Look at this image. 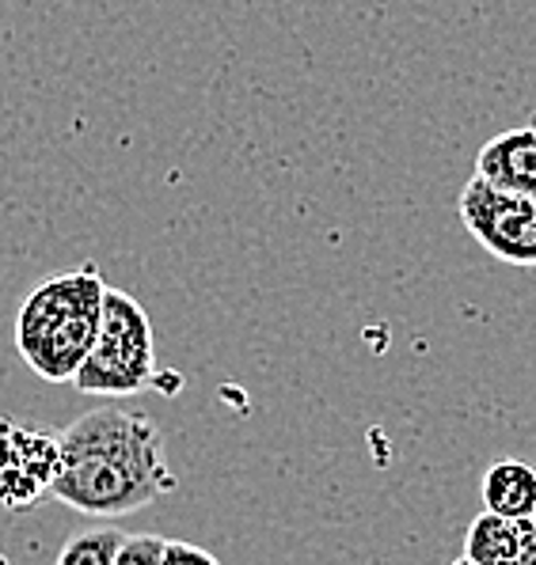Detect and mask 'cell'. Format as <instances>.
Masks as SVG:
<instances>
[{"label":"cell","mask_w":536,"mask_h":565,"mask_svg":"<svg viewBox=\"0 0 536 565\" xmlns=\"http://www.w3.org/2000/svg\"><path fill=\"white\" fill-rule=\"evenodd\" d=\"M62 471L50 498L81 516L118 520L176 493L179 478L164 459L160 429L137 411L99 406L57 433Z\"/></svg>","instance_id":"cell-1"},{"label":"cell","mask_w":536,"mask_h":565,"mask_svg":"<svg viewBox=\"0 0 536 565\" xmlns=\"http://www.w3.org/2000/svg\"><path fill=\"white\" fill-rule=\"evenodd\" d=\"M103 292L107 281L92 263L50 277L28 292L15 316V350L34 376L50 384H73L99 330Z\"/></svg>","instance_id":"cell-2"},{"label":"cell","mask_w":536,"mask_h":565,"mask_svg":"<svg viewBox=\"0 0 536 565\" xmlns=\"http://www.w3.org/2000/svg\"><path fill=\"white\" fill-rule=\"evenodd\" d=\"M153 376H157V350H153L149 316L129 292L107 289L92 353L73 376V387L81 395L126 398L149 387Z\"/></svg>","instance_id":"cell-3"},{"label":"cell","mask_w":536,"mask_h":565,"mask_svg":"<svg viewBox=\"0 0 536 565\" xmlns=\"http://www.w3.org/2000/svg\"><path fill=\"white\" fill-rule=\"evenodd\" d=\"M456 209L487 255L506 266H536V198L506 194L475 175L461 190Z\"/></svg>","instance_id":"cell-4"},{"label":"cell","mask_w":536,"mask_h":565,"mask_svg":"<svg viewBox=\"0 0 536 565\" xmlns=\"http://www.w3.org/2000/svg\"><path fill=\"white\" fill-rule=\"evenodd\" d=\"M62 471V445L0 414V505L20 512L46 498Z\"/></svg>","instance_id":"cell-5"},{"label":"cell","mask_w":536,"mask_h":565,"mask_svg":"<svg viewBox=\"0 0 536 565\" xmlns=\"http://www.w3.org/2000/svg\"><path fill=\"white\" fill-rule=\"evenodd\" d=\"M464 558L475 565H536V520L483 509L464 535Z\"/></svg>","instance_id":"cell-6"},{"label":"cell","mask_w":536,"mask_h":565,"mask_svg":"<svg viewBox=\"0 0 536 565\" xmlns=\"http://www.w3.org/2000/svg\"><path fill=\"white\" fill-rule=\"evenodd\" d=\"M475 175L506 194L536 198V126H517L491 137L480 149Z\"/></svg>","instance_id":"cell-7"},{"label":"cell","mask_w":536,"mask_h":565,"mask_svg":"<svg viewBox=\"0 0 536 565\" xmlns=\"http://www.w3.org/2000/svg\"><path fill=\"white\" fill-rule=\"evenodd\" d=\"M483 509L498 512V516H533L536 512V471L522 459H498L487 467L480 482Z\"/></svg>","instance_id":"cell-8"},{"label":"cell","mask_w":536,"mask_h":565,"mask_svg":"<svg viewBox=\"0 0 536 565\" xmlns=\"http://www.w3.org/2000/svg\"><path fill=\"white\" fill-rule=\"evenodd\" d=\"M118 543H123V532H115V527L73 532L65 539V546L54 565H115Z\"/></svg>","instance_id":"cell-9"},{"label":"cell","mask_w":536,"mask_h":565,"mask_svg":"<svg viewBox=\"0 0 536 565\" xmlns=\"http://www.w3.org/2000/svg\"><path fill=\"white\" fill-rule=\"evenodd\" d=\"M164 546H168V539L160 535H123L115 565H164Z\"/></svg>","instance_id":"cell-10"},{"label":"cell","mask_w":536,"mask_h":565,"mask_svg":"<svg viewBox=\"0 0 536 565\" xmlns=\"http://www.w3.org/2000/svg\"><path fill=\"white\" fill-rule=\"evenodd\" d=\"M164 565H221L206 546L183 543V539H168L164 546Z\"/></svg>","instance_id":"cell-11"},{"label":"cell","mask_w":536,"mask_h":565,"mask_svg":"<svg viewBox=\"0 0 536 565\" xmlns=\"http://www.w3.org/2000/svg\"><path fill=\"white\" fill-rule=\"evenodd\" d=\"M449 565H475L472 558H464V554H461V558H456V562H449Z\"/></svg>","instance_id":"cell-12"},{"label":"cell","mask_w":536,"mask_h":565,"mask_svg":"<svg viewBox=\"0 0 536 565\" xmlns=\"http://www.w3.org/2000/svg\"><path fill=\"white\" fill-rule=\"evenodd\" d=\"M0 565H8V554L4 551H0Z\"/></svg>","instance_id":"cell-13"},{"label":"cell","mask_w":536,"mask_h":565,"mask_svg":"<svg viewBox=\"0 0 536 565\" xmlns=\"http://www.w3.org/2000/svg\"><path fill=\"white\" fill-rule=\"evenodd\" d=\"M533 520H536V512H533Z\"/></svg>","instance_id":"cell-14"}]
</instances>
